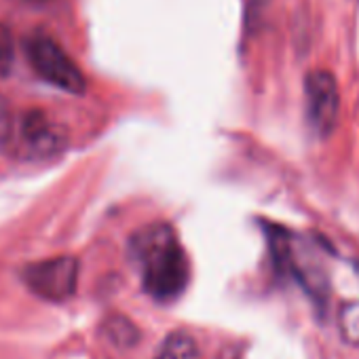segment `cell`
I'll use <instances>...</instances> for the list:
<instances>
[{"label": "cell", "mask_w": 359, "mask_h": 359, "mask_svg": "<svg viewBox=\"0 0 359 359\" xmlns=\"http://www.w3.org/2000/svg\"><path fill=\"white\" fill-rule=\"evenodd\" d=\"M26 55L34 72L51 83L53 87L66 93H83L85 91V76L76 62L62 49L57 41L47 34H32L26 41Z\"/></svg>", "instance_id": "cell-2"}, {"label": "cell", "mask_w": 359, "mask_h": 359, "mask_svg": "<svg viewBox=\"0 0 359 359\" xmlns=\"http://www.w3.org/2000/svg\"><path fill=\"white\" fill-rule=\"evenodd\" d=\"M26 285L41 298L51 302L68 300L76 292L79 283V262L72 256L49 258L34 262L24 271Z\"/></svg>", "instance_id": "cell-3"}, {"label": "cell", "mask_w": 359, "mask_h": 359, "mask_svg": "<svg viewBox=\"0 0 359 359\" xmlns=\"http://www.w3.org/2000/svg\"><path fill=\"white\" fill-rule=\"evenodd\" d=\"M15 64V39L13 32L0 24V76H7Z\"/></svg>", "instance_id": "cell-7"}, {"label": "cell", "mask_w": 359, "mask_h": 359, "mask_svg": "<svg viewBox=\"0 0 359 359\" xmlns=\"http://www.w3.org/2000/svg\"><path fill=\"white\" fill-rule=\"evenodd\" d=\"M306 93V116L313 131L319 137H327L338 121L340 110V93L338 83L327 70H313L304 81Z\"/></svg>", "instance_id": "cell-4"}, {"label": "cell", "mask_w": 359, "mask_h": 359, "mask_svg": "<svg viewBox=\"0 0 359 359\" xmlns=\"http://www.w3.org/2000/svg\"><path fill=\"white\" fill-rule=\"evenodd\" d=\"M20 140H22L26 154H30L34 158L36 156H53L64 148L66 133L47 114H43L41 110H32L22 118Z\"/></svg>", "instance_id": "cell-5"}, {"label": "cell", "mask_w": 359, "mask_h": 359, "mask_svg": "<svg viewBox=\"0 0 359 359\" xmlns=\"http://www.w3.org/2000/svg\"><path fill=\"white\" fill-rule=\"evenodd\" d=\"M11 131H13L11 110H9L5 95L0 93V150H3L7 146V142L11 140Z\"/></svg>", "instance_id": "cell-9"}, {"label": "cell", "mask_w": 359, "mask_h": 359, "mask_svg": "<svg viewBox=\"0 0 359 359\" xmlns=\"http://www.w3.org/2000/svg\"><path fill=\"white\" fill-rule=\"evenodd\" d=\"M340 327L351 342H359V302L344 304L340 311Z\"/></svg>", "instance_id": "cell-8"}, {"label": "cell", "mask_w": 359, "mask_h": 359, "mask_svg": "<svg viewBox=\"0 0 359 359\" xmlns=\"http://www.w3.org/2000/svg\"><path fill=\"white\" fill-rule=\"evenodd\" d=\"M154 359H201V355L193 336L184 332H173L165 338Z\"/></svg>", "instance_id": "cell-6"}, {"label": "cell", "mask_w": 359, "mask_h": 359, "mask_svg": "<svg viewBox=\"0 0 359 359\" xmlns=\"http://www.w3.org/2000/svg\"><path fill=\"white\" fill-rule=\"evenodd\" d=\"M131 256L137 264L144 290L161 302L184 294L191 277L187 252L169 224L156 222L131 237Z\"/></svg>", "instance_id": "cell-1"}, {"label": "cell", "mask_w": 359, "mask_h": 359, "mask_svg": "<svg viewBox=\"0 0 359 359\" xmlns=\"http://www.w3.org/2000/svg\"><path fill=\"white\" fill-rule=\"evenodd\" d=\"M355 269H357V273H359V262H355Z\"/></svg>", "instance_id": "cell-10"}]
</instances>
